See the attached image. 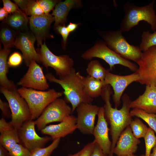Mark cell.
I'll use <instances>...</instances> for the list:
<instances>
[{
  "label": "cell",
  "instance_id": "obj_14",
  "mask_svg": "<svg viewBox=\"0 0 156 156\" xmlns=\"http://www.w3.org/2000/svg\"><path fill=\"white\" fill-rule=\"evenodd\" d=\"M100 107L91 103H82L76 108V126L82 134H92L96 117Z\"/></svg>",
  "mask_w": 156,
  "mask_h": 156
},
{
  "label": "cell",
  "instance_id": "obj_49",
  "mask_svg": "<svg viewBox=\"0 0 156 156\" xmlns=\"http://www.w3.org/2000/svg\"><path fill=\"white\" fill-rule=\"evenodd\" d=\"M116 156H137V155H134V154H133L130 155H117Z\"/></svg>",
  "mask_w": 156,
  "mask_h": 156
},
{
  "label": "cell",
  "instance_id": "obj_35",
  "mask_svg": "<svg viewBox=\"0 0 156 156\" xmlns=\"http://www.w3.org/2000/svg\"><path fill=\"white\" fill-rule=\"evenodd\" d=\"M41 7L43 10L44 13L49 12L55 7L59 2L57 0H37Z\"/></svg>",
  "mask_w": 156,
  "mask_h": 156
},
{
  "label": "cell",
  "instance_id": "obj_48",
  "mask_svg": "<svg viewBox=\"0 0 156 156\" xmlns=\"http://www.w3.org/2000/svg\"><path fill=\"white\" fill-rule=\"evenodd\" d=\"M81 152V150L76 153L73 154H69L68 155V156H79Z\"/></svg>",
  "mask_w": 156,
  "mask_h": 156
},
{
  "label": "cell",
  "instance_id": "obj_38",
  "mask_svg": "<svg viewBox=\"0 0 156 156\" xmlns=\"http://www.w3.org/2000/svg\"><path fill=\"white\" fill-rule=\"evenodd\" d=\"M57 31L61 35L63 41V47L66 48L68 37L70 32L64 25L58 26L55 28Z\"/></svg>",
  "mask_w": 156,
  "mask_h": 156
},
{
  "label": "cell",
  "instance_id": "obj_41",
  "mask_svg": "<svg viewBox=\"0 0 156 156\" xmlns=\"http://www.w3.org/2000/svg\"><path fill=\"white\" fill-rule=\"evenodd\" d=\"M14 129L12 124L7 122L5 119L2 118L0 120V132Z\"/></svg>",
  "mask_w": 156,
  "mask_h": 156
},
{
  "label": "cell",
  "instance_id": "obj_30",
  "mask_svg": "<svg viewBox=\"0 0 156 156\" xmlns=\"http://www.w3.org/2000/svg\"><path fill=\"white\" fill-rule=\"evenodd\" d=\"M139 47L142 51H144L150 47L156 45V31L151 33L148 31L143 32Z\"/></svg>",
  "mask_w": 156,
  "mask_h": 156
},
{
  "label": "cell",
  "instance_id": "obj_34",
  "mask_svg": "<svg viewBox=\"0 0 156 156\" xmlns=\"http://www.w3.org/2000/svg\"><path fill=\"white\" fill-rule=\"evenodd\" d=\"M10 156H30L31 151L21 144H16L8 151Z\"/></svg>",
  "mask_w": 156,
  "mask_h": 156
},
{
  "label": "cell",
  "instance_id": "obj_17",
  "mask_svg": "<svg viewBox=\"0 0 156 156\" xmlns=\"http://www.w3.org/2000/svg\"><path fill=\"white\" fill-rule=\"evenodd\" d=\"M29 19L30 29L39 46L47 37L51 24L54 21V17L49 13H44L39 16H30Z\"/></svg>",
  "mask_w": 156,
  "mask_h": 156
},
{
  "label": "cell",
  "instance_id": "obj_9",
  "mask_svg": "<svg viewBox=\"0 0 156 156\" xmlns=\"http://www.w3.org/2000/svg\"><path fill=\"white\" fill-rule=\"evenodd\" d=\"M72 108L63 99L58 98L51 103L40 115L34 120L38 129L41 131L50 123L61 122L70 115Z\"/></svg>",
  "mask_w": 156,
  "mask_h": 156
},
{
  "label": "cell",
  "instance_id": "obj_45",
  "mask_svg": "<svg viewBox=\"0 0 156 156\" xmlns=\"http://www.w3.org/2000/svg\"><path fill=\"white\" fill-rule=\"evenodd\" d=\"M78 25V24L70 23L66 27L69 31L70 33L74 31L77 27Z\"/></svg>",
  "mask_w": 156,
  "mask_h": 156
},
{
  "label": "cell",
  "instance_id": "obj_26",
  "mask_svg": "<svg viewBox=\"0 0 156 156\" xmlns=\"http://www.w3.org/2000/svg\"><path fill=\"white\" fill-rule=\"evenodd\" d=\"M107 70L96 60L90 62L86 68V71L88 76L102 81L104 80Z\"/></svg>",
  "mask_w": 156,
  "mask_h": 156
},
{
  "label": "cell",
  "instance_id": "obj_24",
  "mask_svg": "<svg viewBox=\"0 0 156 156\" xmlns=\"http://www.w3.org/2000/svg\"><path fill=\"white\" fill-rule=\"evenodd\" d=\"M105 86L104 80H99L88 75L85 77V90L88 95L93 99L101 96Z\"/></svg>",
  "mask_w": 156,
  "mask_h": 156
},
{
  "label": "cell",
  "instance_id": "obj_44",
  "mask_svg": "<svg viewBox=\"0 0 156 156\" xmlns=\"http://www.w3.org/2000/svg\"><path fill=\"white\" fill-rule=\"evenodd\" d=\"M8 13L3 8H1L0 9V20H3L7 17Z\"/></svg>",
  "mask_w": 156,
  "mask_h": 156
},
{
  "label": "cell",
  "instance_id": "obj_42",
  "mask_svg": "<svg viewBox=\"0 0 156 156\" xmlns=\"http://www.w3.org/2000/svg\"><path fill=\"white\" fill-rule=\"evenodd\" d=\"M15 3L25 13L26 11L29 0H14Z\"/></svg>",
  "mask_w": 156,
  "mask_h": 156
},
{
  "label": "cell",
  "instance_id": "obj_7",
  "mask_svg": "<svg viewBox=\"0 0 156 156\" xmlns=\"http://www.w3.org/2000/svg\"><path fill=\"white\" fill-rule=\"evenodd\" d=\"M17 90H10L0 87V92L8 101L11 110L12 120L10 122L17 130L24 123L31 120L28 105Z\"/></svg>",
  "mask_w": 156,
  "mask_h": 156
},
{
  "label": "cell",
  "instance_id": "obj_25",
  "mask_svg": "<svg viewBox=\"0 0 156 156\" xmlns=\"http://www.w3.org/2000/svg\"><path fill=\"white\" fill-rule=\"evenodd\" d=\"M20 142L18 131L15 129L0 133V145L8 151Z\"/></svg>",
  "mask_w": 156,
  "mask_h": 156
},
{
  "label": "cell",
  "instance_id": "obj_22",
  "mask_svg": "<svg viewBox=\"0 0 156 156\" xmlns=\"http://www.w3.org/2000/svg\"><path fill=\"white\" fill-rule=\"evenodd\" d=\"M9 48H3L0 51V85L2 87L10 90H17L16 85L12 81L8 79L7 74L8 72L9 66L8 58L10 52Z\"/></svg>",
  "mask_w": 156,
  "mask_h": 156
},
{
  "label": "cell",
  "instance_id": "obj_3",
  "mask_svg": "<svg viewBox=\"0 0 156 156\" xmlns=\"http://www.w3.org/2000/svg\"><path fill=\"white\" fill-rule=\"evenodd\" d=\"M155 1L146 5L138 7L130 2L124 6V15L121 21L120 30L122 32L129 31L142 21L149 24L151 29H156V16L154 9Z\"/></svg>",
  "mask_w": 156,
  "mask_h": 156
},
{
  "label": "cell",
  "instance_id": "obj_23",
  "mask_svg": "<svg viewBox=\"0 0 156 156\" xmlns=\"http://www.w3.org/2000/svg\"><path fill=\"white\" fill-rule=\"evenodd\" d=\"M29 21L27 15L20 9L10 14L5 20L6 25L18 32L27 31Z\"/></svg>",
  "mask_w": 156,
  "mask_h": 156
},
{
  "label": "cell",
  "instance_id": "obj_36",
  "mask_svg": "<svg viewBox=\"0 0 156 156\" xmlns=\"http://www.w3.org/2000/svg\"><path fill=\"white\" fill-rule=\"evenodd\" d=\"M23 57L18 52H14L11 55L8 60V63L9 67H16L21 64Z\"/></svg>",
  "mask_w": 156,
  "mask_h": 156
},
{
  "label": "cell",
  "instance_id": "obj_46",
  "mask_svg": "<svg viewBox=\"0 0 156 156\" xmlns=\"http://www.w3.org/2000/svg\"><path fill=\"white\" fill-rule=\"evenodd\" d=\"M0 156H10L8 152L0 145Z\"/></svg>",
  "mask_w": 156,
  "mask_h": 156
},
{
  "label": "cell",
  "instance_id": "obj_13",
  "mask_svg": "<svg viewBox=\"0 0 156 156\" xmlns=\"http://www.w3.org/2000/svg\"><path fill=\"white\" fill-rule=\"evenodd\" d=\"M25 74L17 83L21 87L45 91L49 85L42 67L35 61H32Z\"/></svg>",
  "mask_w": 156,
  "mask_h": 156
},
{
  "label": "cell",
  "instance_id": "obj_12",
  "mask_svg": "<svg viewBox=\"0 0 156 156\" xmlns=\"http://www.w3.org/2000/svg\"><path fill=\"white\" fill-rule=\"evenodd\" d=\"M35 125L34 120L31 119L24 123L17 130L20 142L30 151L44 147L52 139L51 137L39 136L35 131Z\"/></svg>",
  "mask_w": 156,
  "mask_h": 156
},
{
  "label": "cell",
  "instance_id": "obj_16",
  "mask_svg": "<svg viewBox=\"0 0 156 156\" xmlns=\"http://www.w3.org/2000/svg\"><path fill=\"white\" fill-rule=\"evenodd\" d=\"M98 120L95 126L92 135L94 140L102 150L103 153L109 156L111 152L112 142L109 136V129L104 116V107L100 108L98 114Z\"/></svg>",
  "mask_w": 156,
  "mask_h": 156
},
{
  "label": "cell",
  "instance_id": "obj_39",
  "mask_svg": "<svg viewBox=\"0 0 156 156\" xmlns=\"http://www.w3.org/2000/svg\"><path fill=\"white\" fill-rule=\"evenodd\" d=\"M96 143L94 140L88 143L81 150V152L79 156H90Z\"/></svg>",
  "mask_w": 156,
  "mask_h": 156
},
{
  "label": "cell",
  "instance_id": "obj_28",
  "mask_svg": "<svg viewBox=\"0 0 156 156\" xmlns=\"http://www.w3.org/2000/svg\"><path fill=\"white\" fill-rule=\"evenodd\" d=\"M130 113L132 116H136L144 120L156 134V114L148 113L136 108L133 109L130 111Z\"/></svg>",
  "mask_w": 156,
  "mask_h": 156
},
{
  "label": "cell",
  "instance_id": "obj_1",
  "mask_svg": "<svg viewBox=\"0 0 156 156\" xmlns=\"http://www.w3.org/2000/svg\"><path fill=\"white\" fill-rule=\"evenodd\" d=\"M113 92L109 85L105 86L103 88L101 96L105 102L104 114L105 117L110 125V133L112 138V146L109 156H113L114 150L119 136L123 130L132 120L130 113L131 101L129 96L126 94L122 96V105L118 109L112 107L110 102V97Z\"/></svg>",
  "mask_w": 156,
  "mask_h": 156
},
{
  "label": "cell",
  "instance_id": "obj_18",
  "mask_svg": "<svg viewBox=\"0 0 156 156\" xmlns=\"http://www.w3.org/2000/svg\"><path fill=\"white\" fill-rule=\"evenodd\" d=\"M140 140L133 135L130 125L122 132L114 150L116 155H127L134 154L138 149Z\"/></svg>",
  "mask_w": 156,
  "mask_h": 156
},
{
  "label": "cell",
  "instance_id": "obj_6",
  "mask_svg": "<svg viewBox=\"0 0 156 156\" xmlns=\"http://www.w3.org/2000/svg\"><path fill=\"white\" fill-rule=\"evenodd\" d=\"M81 57L87 60L94 57L102 59L109 64L110 70H112L117 64L127 67L134 72L138 68L137 65L122 57L109 48L104 41H101L96 42L92 47L84 52Z\"/></svg>",
  "mask_w": 156,
  "mask_h": 156
},
{
  "label": "cell",
  "instance_id": "obj_5",
  "mask_svg": "<svg viewBox=\"0 0 156 156\" xmlns=\"http://www.w3.org/2000/svg\"><path fill=\"white\" fill-rule=\"evenodd\" d=\"M101 35L107 46L125 59L137 63L141 58L139 47L129 44L120 30L103 32Z\"/></svg>",
  "mask_w": 156,
  "mask_h": 156
},
{
  "label": "cell",
  "instance_id": "obj_4",
  "mask_svg": "<svg viewBox=\"0 0 156 156\" xmlns=\"http://www.w3.org/2000/svg\"><path fill=\"white\" fill-rule=\"evenodd\" d=\"M27 103L29 108L31 119H37L47 106L63 94V92H58L53 89L42 91L21 87L17 90Z\"/></svg>",
  "mask_w": 156,
  "mask_h": 156
},
{
  "label": "cell",
  "instance_id": "obj_37",
  "mask_svg": "<svg viewBox=\"0 0 156 156\" xmlns=\"http://www.w3.org/2000/svg\"><path fill=\"white\" fill-rule=\"evenodd\" d=\"M3 8L8 13L11 14L19 10L18 7L15 3L9 0H3Z\"/></svg>",
  "mask_w": 156,
  "mask_h": 156
},
{
  "label": "cell",
  "instance_id": "obj_10",
  "mask_svg": "<svg viewBox=\"0 0 156 156\" xmlns=\"http://www.w3.org/2000/svg\"><path fill=\"white\" fill-rule=\"evenodd\" d=\"M137 64L138 68L135 72L138 75L139 79L137 82L156 87V45L143 51Z\"/></svg>",
  "mask_w": 156,
  "mask_h": 156
},
{
  "label": "cell",
  "instance_id": "obj_11",
  "mask_svg": "<svg viewBox=\"0 0 156 156\" xmlns=\"http://www.w3.org/2000/svg\"><path fill=\"white\" fill-rule=\"evenodd\" d=\"M139 79L138 75L136 72L127 75H120L113 74L107 70L104 83L105 86L109 85L113 88L114 93L112 99L115 108H117L119 106L126 88L133 82H137Z\"/></svg>",
  "mask_w": 156,
  "mask_h": 156
},
{
  "label": "cell",
  "instance_id": "obj_31",
  "mask_svg": "<svg viewBox=\"0 0 156 156\" xmlns=\"http://www.w3.org/2000/svg\"><path fill=\"white\" fill-rule=\"evenodd\" d=\"M60 138L53 140L48 146L36 148L31 151L30 156H50L53 151L58 147Z\"/></svg>",
  "mask_w": 156,
  "mask_h": 156
},
{
  "label": "cell",
  "instance_id": "obj_33",
  "mask_svg": "<svg viewBox=\"0 0 156 156\" xmlns=\"http://www.w3.org/2000/svg\"><path fill=\"white\" fill-rule=\"evenodd\" d=\"M44 13L38 1L29 0L25 14L27 15L39 16Z\"/></svg>",
  "mask_w": 156,
  "mask_h": 156
},
{
  "label": "cell",
  "instance_id": "obj_19",
  "mask_svg": "<svg viewBox=\"0 0 156 156\" xmlns=\"http://www.w3.org/2000/svg\"><path fill=\"white\" fill-rule=\"evenodd\" d=\"M76 123L77 117L71 115L58 124L46 126L41 132L50 136L53 140L61 138L73 133L77 129Z\"/></svg>",
  "mask_w": 156,
  "mask_h": 156
},
{
  "label": "cell",
  "instance_id": "obj_32",
  "mask_svg": "<svg viewBox=\"0 0 156 156\" xmlns=\"http://www.w3.org/2000/svg\"><path fill=\"white\" fill-rule=\"evenodd\" d=\"M145 145V152L144 154L140 156H150L151 150L156 144V136L154 131L148 127V131L144 138Z\"/></svg>",
  "mask_w": 156,
  "mask_h": 156
},
{
  "label": "cell",
  "instance_id": "obj_27",
  "mask_svg": "<svg viewBox=\"0 0 156 156\" xmlns=\"http://www.w3.org/2000/svg\"><path fill=\"white\" fill-rule=\"evenodd\" d=\"M18 32L6 24L4 25L1 27L0 37L4 48L10 49L14 46L16 36Z\"/></svg>",
  "mask_w": 156,
  "mask_h": 156
},
{
  "label": "cell",
  "instance_id": "obj_47",
  "mask_svg": "<svg viewBox=\"0 0 156 156\" xmlns=\"http://www.w3.org/2000/svg\"><path fill=\"white\" fill-rule=\"evenodd\" d=\"M150 156H156V144L153 149V152Z\"/></svg>",
  "mask_w": 156,
  "mask_h": 156
},
{
  "label": "cell",
  "instance_id": "obj_20",
  "mask_svg": "<svg viewBox=\"0 0 156 156\" xmlns=\"http://www.w3.org/2000/svg\"><path fill=\"white\" fill-rule=\"evenodd\" d=\"M130 108L141 109L149 114H156V87L146 85L144 93L131 101Z\"/></svg>",
  "mask_w": 156,
  "mask_h": 156
},
{
  "label": "cell",
  "instance_id": "obj_8",
  "mask_svg": "<svg viewBox=\"0 0 156 156\" xmlns=\"http://www.w3.org/2000/svg\"><path fill=\"white\" fill-rule=\"evenodd\" d=\"M37 50L40 62L47 69L53 68L59 77L66 75L74 68L73 59L67 55L57 56L51 51L45 42Z\"/></svg>",
  "mask_w": 156,
  "mask_h": 156
},
{
  "label": "cell",
  "instance_id": "obj_15",
  "mask_svg": "<svg viewBox=\"0 0 156 156\" xmlns=\"http://www.w3.org/2000/svg\"><path fill=\"white\" fill-rule=\"evenodd\" d=\"M36 38L31 32L27 31L19 32L14 43L17 49H20L27 66L33 60L40 63L39 55L35 48L34 43Z\"/></svg>",
  "mask_w": 156,
  "mask_h": 156
},
{
  "label": "cell",
  "instance_id": "obj_21",
  "mask_svg": "<svg viewBox=\"0 0 156 156\" xmlns=\"http://www.w3.org/2000/svg\"><path fill=\"white\" fill-rule=\"evenodd\" d=\"M81 4V1L78 0H66L59 1L55 7L51 14L54 17L55 28L61 24H64L70 10L80 6Z\"/></svg>",
  "mask_w": 156,
  "mask_h": 156
},
{
  "label": "cell",
  "instance_id": "obj_2",
  "mask_svg": "<svg viewBox=\"0 0 156 156\" xmlns=\"http://www.w3.org/2000/svg\"><path fill=\"white\" fill-rule=\"evenodd\" d=\"M47 80L60 85L63 89L66 100L72 106V112L82 103H91L93 99L86 93L85 89V77L74 68L68 75L57 78L51 73L45 75Z\"/></svg>",
  "mask_w": 156,
  "mask_h": 156
},
{
  "label": "cell",
  "instance_id": "obj_43",
  "mask_svg": "<svg viewBox=\"0 0 156 156\" xmlns=\"http://www.w3.org/2000/svg\"><path fill=\"white\" fill-rule=\"evenodd\" d=\"M90 156H108L103 152L102 150L96 142Z\"/></svg>",
  "mask_w": 156,
  "mask_h": 156
},
{
  "label": "cell",
  "instance_id": "obj_40",
  "mask_svg": "<svg viewBox=\"0 0 156 156\" xmlns=\"http://www.w3.org/2000/svg\"><path fill=\"white\" fill-rule=\"evenodd\" d=\"M0 109L3 116L7 118L11 117V112L8 103L0 99Z\"/></svg>",
  "mask_w": 156,
  "mask_h": 156
},
{
  "label": "cell",
  "instance_id": "obj_29",
  "mask_svg": "<svg viewBox=\"0 0 156 156\" xmlns=\"http://www.w3.org/2000/svg\"><path fill=\"white\" fill-rule=\"evenodd\" d=\"M129 125L133 135L138 139L144 138L148 129V127L138 117L132 120Z\"/></svg>",
  "mask_w": 156,
  "mask_h": 156
}]
</instances>
